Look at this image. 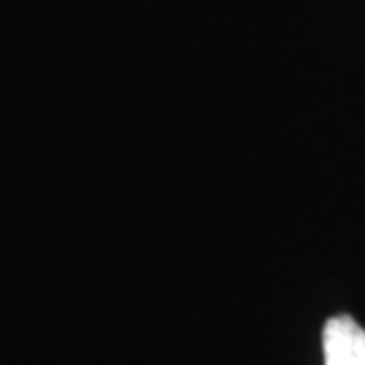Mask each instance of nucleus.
Returning a JSON list of instances; mask_svg holds the SVG:
<instances>
[{
    "mask_svg": "<svg viewBox=\"0 0 365 365\" xmlns=\"http://www.w3.org/2000/svg\"><path fill=\"white\" fill-rule=\"evenodd\" d=\"M325 365H365V330L349 314L330 317L322 327Z\"/></svg>",
    "mask_w": 365,
    "mask_h": 365,
    "instance_id": "obj_1",
    "label": "nucleus"
}]
</instances>
